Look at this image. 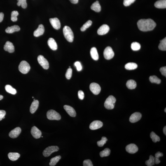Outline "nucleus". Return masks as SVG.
Returning <instances> with one entry per match:
<instances>
[{
  "mask_svg": "<svg viewBox=\"0 0 166 166\" xmlns=\"http://www.w3.org/2000/svg\"><path fill=\"white\" fill-rule=\"evenodd\" d=\"M44 27L42 24H40L38 26V28L34 31V35L36 37H38L42 35L44 32Z\"/></svg>",
  "mask_w": 166,
  "mask_h": 166,
  "instance_id": "obj_19",
  "label": "nucleus"
},
{
  "mask_svg": "<svg viewBox=\"0 0 166 166\" xmlns=\"http://www.w3.org/2000/svg\"><path fill=\"white\" fill-rule=\"evenodd\" d=\"M78 97L79 98L83 100L84 98V92L82 90H79L78 92Z\"/></svg>",
  "mask_w": 166,
  "mask_h": 166,
  "instance_id": "obj_46",
  "label": "nucleus"
},
{
  "mask_svg": "<svg viewBox=\"0 0 166 166\" xmlns=\"http://www.w3.org/2000/svg\"><path fill=\"white\" fill-rule=\"evenodd\" d=\"M38 62L43 69L47 70L49 68V62L43 55L38 56L37 58Z\"/></svg>",
  "mask_w": 166,
  "mask_h": 166,
  "instance_id": "obj_8",
  "label": "nucleus"
},
{
  "mask_svg": "<svg viewBox=\"0 0 166 166\" xmlns=\"http://www.w3.org/2000/svg\"><path fill=\"white\" fill-rule=\"evenodd\" d=\"M138 28L140 30L143 31L153 30L156 26V23L151 19H141L137 22Z\"/></svg>",
  "mask_w": 166,
  "mask_h": 166,
  "instance_id": "obj_1",
  "label": "nucleus"
},
{
  "mask_svg": "<svg viewBox=\"0 0 166 166\" xmlns=\"http://www.w3.org/2000/svg\"><path fill=\"white\" fill-rule=\"evenodd\" d=\"M75 65L76 66L77 69L78 71H81L82 69V66L79 62H76L75 63Z\"/></svg>",
  "mask_w": 166,
  "mask_h": 166,
  "instance_id": "obj_45",
  "label": "nucleus"
},
{
  "mask_svg": "<svg viewBox=\"0 0 166 166\" xmlns=\"http://www.w3.org/2000/svg\"><path fill=\"white\" fill-rule=\"evenodd\" d=\"M20 30V28L18 25H15L10 27H8L5 30V31L8 33H12Z\"/></svg>",
  "mask_w": 166,
  "mask_h": 166,
  "instance_id": "obj_21",
  "label": "nucleus"
},
{
  "mask_svg": "<svg viewBox=\"0 0 166 166\" xmlns=\"http://www.w3.org/2000/svg\"><path fill=\"white\" fill-rule=\"evenodd\" d=\"M163 132L164 134H165V135H166V127L165 126L164 127V128L163 129Z\"/></svg>",
  "mask_w": 166,
  "mask_h": 166,
  "instance_id": "obj_51",
  "label": "nucleus"
},
{
  "mask_svg": "<svg viewBox=\"0 0 166 166\" xmlns=\"http://www.w3.org/2000/svg\"><path fill=\"white\" fill-rule=\"evenodd\" d=\"M72 70L71 68H69L67 70L65 76L68 79H70L72 76Z\"/></svg>",
  "mask_w": 166,
  "mask_h": 166,
  "instance_id": "obj_42",
  "label": "nucleus"
},
{
  "mask_svg": "<svg viewBox=\"0 0 166 166\" xmlns=\"http://www.w3.org/2000/svg\"><path fill=\"white\" fill-rule=\"evenodd\" d=\"M92 22L91 21L89 20L82 26L81 27V30L82 31H84L91 25Z\"/></svg>",
  "mask_w": 166,
  "mask_h": 166,
  "instance_id": "obj_37",
  "label": "nucleus"
},
{
  "mask_svg": "<svg viewBox=\"0 0 166 166\" xmlns=\"http://www.w3.org/2000/svg\"><path fill=\"white\" fill-rule=\"evenodd\" d=\"M135 1L136 0H124L123 4L125 6H128L134 3Z\"/></svg>",
  "mask_w": 166,
  "mask_h": 166,
  "instance_id": "obj_43",
  "label": "nucleus"
},
{
  "mask_svg": "<svg viewBox=\"0 0 166 166\" xmlns=\"http://www.w3.org/2000/svg\"><path fill=\"white\" fill-rule=\"evenodd\" d=\"M9 158L12 161H15L18 159L20 157V154L17 153H10L8 154Z\"/></svg>",
  "mask_w": 166,
  "mask_h": 166,
  "instance_id": "obj_26",
  "label": "nucleus"
},
{
  "mask_svg": "<svg viewBox=\"0 0 166 166\" xmlns=\"http://www.w3.org/2000/svg\"><path fill=\"white\" fill-rule=\"evenodd\" d=\"M110 30L109 26L106 24L101 26L98 29L97 33L99 35H104L109 32Z\"/></svg>",
  "mask_w": 166,
  "mask_h": 166,
  "instance_id": "obj_10",
  "label": "nucleus"
},
{
  "mask_svg": "<svg viewBox=\"0 0 166 166\" xmlns=\"http://www.w3.org/2000/svg\"><path fill=\"white\" fill-rule=\"evenodd\" d=\"M149 79L151 83L159 84L161 83V80L156 76H151L150 77Z\"/></svg>",
  "mask_w": 166,
  "mask_h": 166,
  "instance_id": "obj_32",
  "label": "nucleus"
},
{
  "mask_svg": "<svg viewBox=\"0 0 166 166\" xmlns=\"http://www.w3.org/2000/svg\"><path fill=\"white\" fill-rule=\"evenodd\" d=\"M64 108L70 116L74 117L76 116V111L72 107H71V106L65 105L64 106Z\"/></svg>",
  "mask_w": 166,
  "mask_h": 166,
  "instance_id": "obj_18",
  "label": "nucleus"
},
{
  "mask_svg": "<svg viewBox=\"0 0 166 166\" xmlns=\"http://www.w3.org/2000/svg\"><path fill=\"white\" fill-rule=\"evenodd\" d=\"M83 165L84 166H93L92 162L90 160H85L83 161Z\"/></svg>",
  "mask_w": 166,
  "mask_h": 166,
  "instance_id": "obj_44",
  "label": "nucleus"
},
{
  "mask_svg": "<svg viewBox=\"0 0 166 166\" xmlns=\"http://www.w3.org/2000/svg\"><path fill=\"white\" fill-rule=\"evenodd\" d=\"M69 1L73 4H77L78 2V0H69Z\"/></svg>",
  "mask_w": 166,
  "mask_h": 166,
  "instance_id": "obj_50",
  "label": "nucleus"
},
{
  "mask_svg": "<svg viewBox=\"0 0 166 166\" xmlns=\"http://www.w3.org/2000/svg\"><path fill=\"white\" fill-rule=\"evenodd\" d=\"M163 156V154L160 152H157L155 154V163L156 164H158L160 162V161L159 160V158L160 157Z\"/></svg>",
  "mask_w": 166,
  "mask_h": 166,
  "instance_id": "obj_38",
  "label": "nucleus"
},
{
  "mask_svg": "<svg viewBox=\"0 0 166 166\" xmlns=\"http://www.w3.org/2000/svg\"><path fill=\"white\" fill-rule=\"evenodd\" d=\"M104 55L105 59L107 60H110L114 57L115 54L111 47H108L105 49Z\"/></svg>",
  "mask_w": 166,
  "mask_h": 166,
  "instance_id": "obj_7",
  "label": "nucleus"
},
{
  "mask_svg": "<svg viewBox=\"0 0 166 166\" xmlns=\"http://www.w3.org/2000/svg\"><path fill=\"white\" fill-rule=\"evenodd\" d=\"M107 141V138L106 137H103L101 140L98 141L97 143L99 147H102L105 144H106Z\"/></svg>",
  "mask_w": 166,
  "mask_h": 166,
  "instance_id": "obj_41",
  "label": "nucleus"
},
{
  "mask_svg": "<svg viewBox=\"0 0 166 166\" xmlns=\"http://www.w3.org/2000/svg\"><path fill=\"white\" fill-rule=\"evenodd\" d=\"M160 43L159 45L158 48L161 50L165 51L166 50V38L160 41Z\"/></svg>",
  "mask_w": 166,
  "mask_h": 166,
  "instance_id": "obj_31",
  "label": "nucleus"
},
{
  "mask_svg": "<svg viewBox=\"0 0 166 166\" xmlns=\"http://www.w3.org/2000/svg\"><path fill=\"white\" fill-rule=\"evenodd\" d=\"M141 47L140 44L137 42L133 43L131 45V48L134 51H137L139 50L141 48Z\"/></svg>",
  "mask_w": 166,
  "mask_h": 166,
  "instance_id": "obj_34",
  "label": "nucleus"
},
{
  "mask_svg": "<svg viewBox=\"0 0 166 166\" xmlns=\"http://www.w3.org/2000/svg\"><path fill=\"white\" fill-rule=\"evenodd\" d=\"M48 45L52 50H55L58 48L55 39L52 38H49L48 42Z\"/></svg>",
  "mask_w": 166,
  "mask_h": 166,
  "instance_id": "obj_20",
  "label": "nucleus"
},
{
  "mask_svg": "<svg viewBox=\"0 0 166 166\" xmlns=\"http://www.w3.org/2000/svg\"><path fill=\"white\" fill-rule=\"evenodd\" d=\"M125 149L128 153L133 154L137 152L138 151V148L135 144H130L126 147Z\"/></svg>",
  "mask_w": 166,
  "mask_h": 166,
  "instance_id": "obj_15",
  "label": "nucleus"
},
{
  "mask_svg": "<svg viewBox=\"0 0 166 166\" xmlns=\"http://www.w3.org/2000/svg\"><path fill=\"white\" fill-rule=\"evenodd\" d=\"M91 8L92 10L96 12H97V13L100 12L101 10V8L99 1H96L95 2L93 3L91 6Z\"/></svg>",
  "mask_w": 166,
  "mask_h": 166,
  "instance_id": "obj_25",
  "label": "nucleus"
},
{
  "mask_svg": "<svg viewBox=\"0 0 166 166\" xmlns=\"http://www.w3.org/2000/svg\"><path fill=\"white\" fill-rule=\"evenodd\" d=\"M32 98H33H33H34V97H32Z\"/></svg>",
  "mask_w": 166,
  "mask_h": 166,
  "instance_id": "obj_54",
  "label": "nucleus"
},
{
  "mask_svg": "<svg viewBox=\"0 0 166 166\" xmlns=\"http://www.w3.org/2000/svg\"><path fill=\"white\" fill-rule=\"evenodd\" d=\"M137 64L134 62L128 63L125 66V68L129 70L135 69L137 68Z\"/></svg>",
  "mask_w": 166,
  "mask_h": 166,
  "instance_id": "obj_30",
  "label": "nucleus"
},
{
  "mask_svg": "<svg viewBox=\"0 0 166 166\" xmlns=\"http://www.w3.org/2000/svg\"><path fill=\"white\" fill-rule=\"evenodd\" d=\"M154 6L158 8H166V0H159L155 3Z\"/></svg>",
  "mask_w": 166,
  "mask_h": 166,
  "instance_id": "obj_24",
  "label": "nucleus"
},
{
  "mask_svg": "<svg viewBox=\"0 0 166 166\" xmlns=\"http://www.w3.org/2000/svg\"><path fill=\"white\" fill-rule=\"evenodd\" d=\"M150 137L153 142H156L157 141H160V139L159 137L156 135L155 133L153 132H151L150 134Z\"/></svg>",
  "mask_w": 166,
  "mask_h": 166,
  "instance_id": "obj_36",
  "label": "nucleus"
},
{
  "mask_svg": "<svg viewBox=\"0 0 166 166\" xmlns=\"http://www.w3.org/2000/svg\"><path fill=\"white\" fill-rule=\"evenodd\" d=\"M3 96L2 95H0V100H2L3 98Z\"/></svg>",
  "mask_w": 166,
  "mask_h": 166,
  "instance_id": "obj_52",
  "label": "nucleus"
},
{
  "mask_svg": "<svg viewBox=\"0 0 166 166\" xmlns=\"http://www.w3.org/2000/svg\"><path fill=\"white\" fill-rule=\"evenodd\" d=\"M116 102L115 98L112 95H110L108 97L104 103V106L106 109L112 110L114 108L115 103Z\"/></svg>",
  "mask_w": 166,
  "mask_h": 166,
  "instance_id": "obj_3",
  "label": "nucleus"
},
{
  "mask_svg": "<svg viewBox=\"0 0 166 166\" xmlns=\"http://www.w3.org/2000/svg\"><path fill=\"white\" fill-rule=\"evenodd\" d=\"M49 21L50 24L56 30H59L60 28L61 24L58 19L57 18H50V19Z\"/></svg>",
  "mask_w": 166,
  "mask_h": 166,
  "instance_id": "obj_16",
  "label": "nucleus"
},
{
  "mask_svg": "<svg viewBox=\"0 0 166 166\" xmlns=\"http://www.w3.org/2000/svg\"><path fill=\"white\" fill-rule=\"evenodd\" d=\"M142 117V115L139 112H135L132 114L130 117V121L131 123H135L139 121Z\"/></svg>",
  "mask_w": 166,
  "mask_h": 166,
  "instance_id": "obj_13",
  "label": "nucleus"
},
{
  "mask_svg": "<svg viewBox=\"0 0 166 166\" xmlns=\"http://www.w3.org/2000/svg\"><path fill=\"white\" fill-rule=\"evenodd\" d=\"M31 67L29 64L25 61H22L20 63L19 66V70L20 72L23 74H26L30 70Z\"/></svg>",
  "mask_w": 166,
  "mask_h": 166,
  "instance_id": "obj_4",
  "label": "nucleus"
},
{
  "mask_svg": "<svg viewBox=\"0 0 166 166\" xmlns=\"http://www.w3.org/2000/svg\"><path fill=\"white\" fill-rule=\"evenodd\" d=\"M17 1H18V2L19 1V0H17Z\"/></svg>",
  "mask_w": 166,
  "mask_h": 166,
  "instance_id": "obj_55",
  "label": "nucleus"
},
{
  "mask_svg": "<svg viewBox=\"0 0 166 166\" xmlns=\"http://www.w3.org/2000/svg\"><path fill=\"white\" fill-rule=\"evenodd\" d=\"M59 148L57 146H51L47 148L43 152V154L45 157H48L52 153L59 151Z\"/></svg>",
  "mask_w": 166,
  "mask_h": 166,
  "instance_id": "obj_6",
  "label": "nucleus"
},
{
  "mask_svg": "<svg viewBox=\"0 0 166 166\" xmlns=\"http://www.w3.org/2000/svg\"><path fill=\"white\" fill-rule=\"evenodd\" d=\"M165 112H166V108H165Z\"/></svg>",
  "mask_w": 166,
  "mask_h": 166,
  "instance_id": "obj_53",
  "label": "nucleus"
},
{
  "mask_svg": "<svg viewBox=\"0 0 166 166\" xmlns=\"http://www.w3.org/2000/svg\"><path fill=\"white\" fill-rule=\"evenodd\" d=\"M39 106V102L38 100L33 101L30 107V112L31 113H34L37 110Z\"/></svg>",
  "mask_w": 166,
  "mask_h": 166,
  "instance_id": "obj_22",
  "label": "nucleus"
},
{
  "mask_svg": "<svg viewBox=\"0 0 166 166\" xmlns=\"http://www.w3.org/2000/svg\"><path fill=\"white\" fill-rule=\"evenodd\" d=\"M111 153V151L109 148H106L100 153V155L101 157L109 156Z\"/></svg>",
  "mask_w": 166,
  "mask_h": 166,
  "instance_id": "obj_35",
  "label": "nucleus"
},
{
  "mask_svg": "<svg viewBox=\"0 0 166 166\" xmlns=\"http://www.w3.org/2000/svg\"><path fill=\"white\" fill-rule=\"evenodd\" d=\"M146 165L148 166H152L154 165L155 158L152 155H150L149 160L145 162Z\"/></svg>",
  "mask_w": 166,
  "mask_h": 166,
  "instance_id": "obj_33",
  "label": "nucleus"
},
{
  "mask_svg": "<svg viewBox=\"0 0 166 166\" xmlns=\"http://www.w3.org/2000/svg\"><path fill=\"white\" fill-rule=\"evenodd\" d=\"M21 132V128L19 127H17L12 130L9 133V135L10 138L15 139L18 137Z\"/></svg>",
  "mask_w": 166,
  "mask_h": 166,
  "instance_id": "obj_14",
  "label": "nucleus"
},
{
  "mask_svg": "<svg viewBox=\"0 0 166 166\" xmlns=\"http://www.w3.org/2000/svg\"><path fill=\"white\" fill-rule=\"evenodd\" d=\"M63 33L65 37L70 42H72L74 40V34L71 29L68 26H65L63 28Z\"/></svg>",
  "mask_w": 166,
  "mask_h": 166,
  "instance_id": "obj_2",
  "label": "nucleus"
},
{
  "mask_svg": "<svg viewBox=\"0 0 166 166\" xmlns=\"http://www.w3.org/2000/svg\"><path fill=\"white\" fill-rule=\"evenodd\" d=\"M90 88L91 91L95 95H98L101 90V88L99 85L98 84L95 83L91 84L90 85Z\"/></svg>",
  "mask_w": 166,
  "mask_h": 166,
  "instance_id": "obj_9",
  "label": "nucleus"
},
{
  "mask_svg": "<svg viewBox=\"0 0 166 166\" xmlns=\"http://www.w3.org/2000/svg\"><path fill=\"white\" fill-rule=\"evenodd\" d=\"M5 89L7 92L12 95H15L16 93V90L10 85H6L5 87Z\"/></svg>",
  "mask_w": 166,
  "mask_h": 166,
  "instance_id": "obj_28",
  "label": "nucleus"
},
{
  "mask_svg": "<svg viewBox=\"0 0 166 166\" xmlns=\"http://www.w3.org/2000/svg\"><path fill=\"white\" fill-rule=\"evenodd\" d=\"M17 5L19 6H21L22 8H26L27 6L26 0H19L17 3Z\"/></svg>",
  "mask_w": 166,
  "mask_h": 166,
  "instance_id": "obj_40",
  "label": "nucleus"
},
{
  "mask_svg": "<svg viewBox=\"0 0 166 166\" xmlns=\"http://www.w3.org/2000/svg\"><path fill=\"white\" fill-rule=\"evenodd\" d=\"M126 85L128 88L130 89H135L137 86V83L134 80H130L127 81Z\"/></svg>",
  "mask_w": 166,
  "mask_h": 166,
  "instance_id": "obj_27",
  "label": "nucleus"
},
{
  "mask_svg": "<svg viewBox=\"0 0 166 166\" xmlns=\"http://www.w3.org/2000/svg\"><path fill=\"white\" fill-rule=\"evenodd\" d=\"M103 125V123L102 122L100 121H95L90 124V128L92 130H97L102 127Z\"/></svg>",
  "mask_w": 166,
  "mask_h": 166,
  "instance_id": "obj_12",
  "label": "nucleus"
},
{
  "mask_svg": "<svg viewBox=\"0 0 166 166\" xmlns=\"http://www.w3.org/2000/svg\"><path fill=\"white\" fill-rule=\"evenodd\" d=\"M6 112L4 110H0V121L2 120L3 117L6 115Z\"/></svg>",
  "mask_w": 166,
  "mask_h": 166,
  "instance_id": "obj_48",
  "label": "nucleus"
},
{
  "mask_svg": "<svg viewBox=\"0 0 166 166\" xmlns=\"http://www.w3.org/2000/svg\"><path fill=\"white\" fill-rule=\"evenodd\" d=\"M61 158V157L60 155L52 158L50 160L49 165L50 166H54L56 165V164L60 159Z\"/></svg>",
  "mask_w": 166,
  "mask_h": 166,
  "instance_id": "obj_29",
  "label": "nucleus"
},
{
  "mask_svg": "<svg viewBox=\"0 0 166 166\" xmlns=\"http://www.w3.org/2000/svg\"><path fill=\"white\" fill-rule=\"evenodd\" d=\"M47 118L50 120H59L61 119L60 115L53 110H49L47 112Z\"/></svg>",
  "mask_w": 166,
  "mask_h": 166,
  "instance_id": "obj_5",
  "label": "nucleus"
},
{
  "mask_svg": "<svg viewBox=\"0 0 166 166\" xmlns=\"http://www.w3.org/2000/svg\"><path fill=\"white\" fill-rule=\"evenodd\" d=\"M31 132L33 137L35 139H38L41 137L42 132L41 131L35 126L32 127Z\"/></svg>",
  "mask_w": 166,
  "mask_h": 166,
  "instance_id": "obj_11",
  "label": "nucleus"
},
{
  "mask_svg": "<svg viewBox=\"0 0 166 166\" xmlns=\"http://www.w3.org/2000/svg\"><path fill=\"white\" fill-rule=\"evenodd\" d=\"M91 56L94 60L97 61L99 59V55L97 49L95 47L92 48L90 51Z\"/></svg>",
  "mask_w": 166,
  "mask_h": 166,
  "instance_id": "obj_23",
  "label": "nucleus"
},
{
  "mask_svg": "<svg viewBox=\"0 0 166 166\" xmlns=\"http://www.w3.org/2000/svg\"><path fill=\"white\" fill-rule=\"evenodd\" d=\"M4 49L6 51L12 53L15 51V48L13 43L9 41L7 42L4 45Z\"/></svg>",
  "mask_w": 166,
  "mask_h": 166,
  "instance_id": "obj_17",
  "label": "nucleus"
},
{
  "mask_svg": "<svg viewBox=\"0 0 166 166\" xmlns=\"http://www.w3.org/2000/svg\"><path fill=\"white\" fill-rule=\"evenodd\" d=\"M19 15V13L17 11L14 10L12 12L11 20L13 22L16 21L18 20L17 16Z\"/></svg>",
  "mask_w": 166,
  "mask_h": 166,
  "instance_id": "obj_39",
  "label": "nucleus"
},
{
  "mask_svg": "<svg viewBox=\"0 0 166 166\" xmlns=\"http://www.w3.org/2000/svg\"><path fill=\"white\" fill-rule=\"evenodd\" d=\"M4 18V14L2 13H0V22L2 21Z\"/></svg>",
  "mask_w": 166,
  "mask_h": 166,
  "instance_id": "obj_49",
  "label": "nucleus"
},
{
  "mask_svg": "<svg viewBox=\"0 0 166 166\" xmlns=\"http://www.w3.org/2000/svg\"><path fill=\"white\" fill-rule=\"evenodd\" d=\"M160 72H161L163 76H166V67L164 66V67H162L160 69Z\"/></svg>",
  "mask_w": 166,
  "mask_h": 166,
  "instance_id": "obj_47",
  "label": "nucleus"
}]
</instances>
